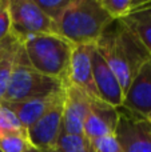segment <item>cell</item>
<instances>
[{"instance_id":"6da1fadb","label":"cell","mask_w":151,"mask_h":152,"mask_svg":"<svg viewBox=\"0 0 151 152\" xmlns=\"http://www.w3.org/2000/svg\"><path fill=\"white\" fill-rule=\"evenodd\" d=\"M95 48L117 76L123 94L151 55L139 37L123 20H114L95 44Z\"/></svg>"},{"instance_id":"7a4b0ae2","label":"cell","mask_w":151,"mask_h":152,"mask_svg":"<svg viewBox=\"0 0 151 152\" xmlns=\"http://www.w3.org/2000/svg\"><path fill=\"white\" fill-rule=\"evenodd\" d=\"M112 21L100 0H71L55 21V34L72 45H95Z\"/></svg>"},{"instance_id":"3957f363","label":"cell","mask_w":151,"mask_h":152,"mask_svg":"<svg viewBox=\"0 0 151 152\" xmlns=\"http://www.w3.org/2000/svg\"><path fill=\"white\" fill-rule=\"evenodd\" d=\"M31 66L40 74L67 84L74 45L56 34L31 35L20 40Z\"/></svg>"},{"instance_id":"277c9868","label":"cell","mask_w":151,"mask_h":152,"mask_svg":"<svg viewBox=\"0 0 151 152\" xmlns=\"http://www.w3.org/2000/svg\"><path fill=\"white\" fill-rule=\"evenodd\" d=\"M66 83L36 71L28 61L20 43L16 52L15 67L11 74L3 103H20L29 99L47 96L54 92L62 91Z\"/></svg>"},{"instance_id":"5b68a950","label":"cell","mask_w":151,"mask_h":152,"mask_svg":"<svg viewBox=\"0 0 151 152\" xmlns=\"http://www.w3.org/2000/svg\"><path fill=\"white\" fill-rule=\"evenodd\" d=\"M10 16L11 34L19 40L31 35L55 34V23L35 0H10Z\"/></svg>"},{"instance_id":"8992f818","label":"cell","mask_w":151,"mask_h":152,"mask_svg":"<svg viewBox=\"0 0 151 152\" xmlns=\"http://www.w3.org/2000/svg\"><path fill=\"white\" fill-rule=\"evenodd\" d=\"M115 137L125 152H151V123L144 116L119 108Z\"/></svg>"},{"instance_id":"52a82bcc","label":"cell","mask_w":151,"mask_h":152,"mask_svg":"<svg viewBox=\"0 0 151 152\" xmlns=\"http://www.w3.org/2000/svg\"><path fill=\"white\" fill-rule=\"evenodd\" d=\"M95 45H74L70 61L68 81L91 99L99 100L92 75V52Z\"/></svg>"},{"instance_id":"ba28073f","label":"cell","mask_w":151,"mask_h":152,"mask_svg":"<svg viewBox=\"0 0 151 152\" xmlns=\"http://www.w3.org/2000/svg\"><path fill=\"white\" fill-rule=\"evenodd\" d=\"M92 100L90 96L78 89L76 87L66 84V96L63 104V121L62 134L80 135L83 134V126L91 110Z\"/></svg>"},{"instance_id":"9c48e42d","label":"cell","mask_w":151,"mask_h":152,"mask_svg":"<svg viewBox=\"0 0 151 152\" xmlns=\"http://www.w3.org/2000/svg\"><path fill=\"white\" fill-rule=\"evenodd\" d=\"M63 104L64 99L56 103L48 112H45L36 123H34L27 129L29 142L37 151L55 147L58 143V139L62 134Z\"/></svg>"},{"instance_id":"30bf717a","label":"cell","mask_w":151,"mask_h":152,"mask_svg":"<svg viewBox=\"0 0 151 152\" xmlns=\"http://www.w3.org/2000/svg\"><path fill=\"white\" fill-rule=\"evenodd\" d=\"M119 120V108H115L102 100H92L91 110L83 126V135L91 142L115 135Z\"/></svg>"},{"instance_id":"8fae6325","label":"cell","mask_w":151,"mask_h":152,"mask_svg":"<svg viewBox=\"0 0 151 152\" xmlns=\"http://www.w3.org/2000/svg\"><path fill=\"white\" fill-rule=\"evenodd\" d=\"M92 75L99 100L115 108L122 107L123 100H125L123 89L117 76L100 56V53L96 51V48L92 52Z\"/></svg>"},{"instance_id":"7c38bea8","label":"cell","mask_w":151,"mask_h":152,"mask_svg":"<svg viewBox=\"0 0 151 152\" xmlns=\"http://www.w3.org/2000/svg\"><path fill=\"white\" fill-rule=\"evenodd\" d=\"M122 108L146 118L151 111V59L143 64L125 95Z\"/></svg>"},{"instance_id":"4fadbf2b","label":"cell","mask_w":151,"mask_h":152,"mask_svg":"<svg viewBox=\"0 0 151 152\" xmlns=\"http://www.w3.org/2000/svg\"><path fill=\"white\" fill-rule=\"evenodd\" d=\"M64 95H66V87L62 91L54 92V94L47 95V96L29 99V100L20 102V103H4V104H7L15 112V115L18 116L20 123L28 129L45 112H48L56 103L63 100Z\"/></svg>"},{"instance_id":"5bb4252c","label":"cell","mask_w":151,"mask_h":152,"mask_svg":"<svg viewBox=\"0 0 151 152\" xmlns=\"http://www.w3.org/2000/svg\"><path fill=\"white\" fill-rule=\"evenodd\" d=\"M150 4H151V0L144 10L133 13L128 18L123 19V21L133 29V32L139 37L142 44L146 47V50L149 51V53L151 55V8H150Z\"/></svg>"},{"instance_id":"9a60e30c","label":"cell","mask_w":151,"mask_h":152,"mask_svg":"<svg viewBox=\"0 0 151 152\" xmlns=\"http://www.w3.org/2000/svg\"><path fill=\"white\" fill-rule=\"evenodd\" d=\"M19 45H20V40L16 39V37L11 34L10 40H8L7 50H5L1 60H0V103H3L4 95H5V92H7L11 74H12L13 67H15L16 52H18Z\"/></svg>"},{"instance_id":"2e32d148","label":"cell","mask_w":151,"mask_h":152,"mask_svg":"<svg viewBox=\"0 0 151 152\" xmlns=\"http://www.w3.org/2000/svg\"><path fill=\"white\" fill-rule=\"evenodd\" d=\"M100 3L112 20H123L133 13L144 10L150 0H100Z\"/></svg>"},{"instance_id":"e0dca14e","label":"cell","mask_w":151,"mask_h":152,"mask_svg":"<svg viewBox=\"0 0 151 152\" xmlns=\"http://www.w3.org/2000/svg\"><path fill=\"white\" fill-rule=\"evenodd\" d=\"M56 147L62 152H98L91 140H88L83 134L67 135L60 134Z\"/></svg>"},{"instance_id":"ac0fdd59","label":"cell","mask_w":151,"mask_h":152,"mask_svg":"<svg viewBox=\"0 0 151 152\" xmlns=\"http://www.w3.org/2000/svg\"><path fill=\"white\" fill-rule=\"evenodd\" d=\"M36 148L29 142L27 132H11L0 136L1 152H31Z\"/></svg>"},{"instance_id":"d6986e66","label":"cell","mask_w":151,"mask_h":152,"mask_svg":"<svg viewBox=\"0 0 151 152\" xmlns=\"http://www.w3.org/2000/svg\"><path fill=\"white\" fill-rule=\"evenodd\" d=\"M11 132H27V128L7 104L0 103V136Z\"/></svg>"},{"instance_id":"ffe728a7","label":"cell","mask_w":151,"mask_h":152,"mask_svg":"<svg viewBox=\"0 0 151 152\" xmlns=\"http://www.w3.org/2000/svg\"><path fill=\"white\" fill-rule=\"evenodd\" d=\"M35 3L55 23L70 5L71 0H35Z\"/></svg>"},{"instance_id":"44dd1931","label":"cell","mask_w":151,"mask_h":152,"mask_svg":"<svg viewBox=\"0 0 151 152\" xmlns=\"http://www.w3.org/2000/svg\"><path fill=\"white\" fill-rule=\"evenodd\" d=\"M11 35L10 0H0V44Z\"/></svg>"},{"instance_id":"7402d4cb","label":"cell","mask_w":151,"mask_h":152,"mask_svg":"<svg viewBox=\"0 0 151 152\" xmlns=\"http://www.w3.org/2000/svg\"><path fill=\"white\" fill-rule=\"evenodd\" d=\"M92 143L95 144V148L98 152H125L118 139L115 137V135L102 137V139H98Z\"/></svg>"},{"instance_id":"603a6c76","label":"cell","mask_w":151,"mask_h":152,"mask_svg":"<svg viewBox=\"0 0 151 152\" xmlns=\"http://www.w3.org/2000/svg\"><path fill=\"white\" fill-rule=\"evenodd\" d=\"M8 40H10V36L7 37V39L4 40V42L0 44V60H1V58H3V55H4V52H5V50H7V45H8Z\"/></svg>"},{"instance_id":"cb8c5ba5","label":"cell","mask_w":151,"mask_h":152,"mask_svg":"<svg viewBox=\"0 0 151 152\" xmlns=\"http://www.w3.org/2000/svg\"><path fill=\"white\" fill-rule=\"evenodd\" d=\"M39 152H62L60 150H59L58 147H51V148H45V150H40Z\"/></svg>"},{"instance_id":"d4e9b609","label":"cell","mask_w":151,"mask_h":152,"mask_svg":"<svg viewBox=\"0 0 151 152\" xmlns=\"http://www.w3.org/2000/svg\"><path fill=\"white\" fill-rule=\"evenodd\" d=\"M146 118H147V120H149V121H150V123H151V111H150V113H149V115H147V116H146Z\"/></svg>"},{"instance_id":"484cf974","label":"cell","mask_w":151,"mask_h":152,"mask_svg":"<svg viewBox=\"0 0 151 152\" xmlns=\"http://www.w3.org/2000/svg\"><path fill=\"white\" fill-rule=\"evenodd\" d=\"M31 152H39V151H37V150H32Z\"/></svg>"},{"instance_id":"4316f807","label":"cell","mask_w":151,"mask_h":152,"mask_svg":"<svg viewBox=\"0 0 151 152\" xmlns=\"http://www.w3.org/2000/svg\"><path fill=\"white\" fill-rule=\"evenodd\" d=\"M150 8H151V4H150Z\"/></svg>"},{"instance_id":"83f0119b","label":"cell","mask_w":151,"mask_h":152,"mask_svg":"<svg viewBox=\"0 0 151 152\" xmlns=\"http://www.w3.org/2000/svg\"><path fill=\"white\" fill-rule=\"evenodd\" d=\"M0 152H1V151H0Z\"/></svg>"}]
</instances>
